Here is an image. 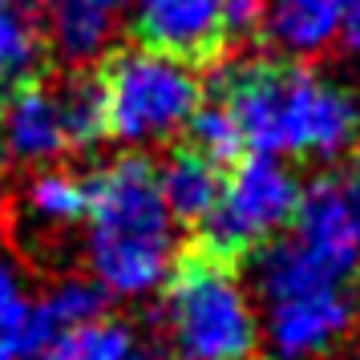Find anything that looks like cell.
I'll return each mask as SVG.
<instances>
[{"label": "cell", "instance_id": "obj_8", "mask_svg": "<svg viewBox=\"0 0 360 360\" xmlns=\"http://www.w3.org/2000/svg\"><path fill=\"white\" fill-rule=\"evenodd\" d=\"M223 4L227 0H134V29L150 49L202 61L227 45Z\"/></svg>", "mask_w": 360, "mask_h": 360}, {"label": "cell", "instance_id": "obj_5", "mask_svg": "<svg viewBox=\"0 0 360 360\" xmlns=\"http://www.w3.org/2000/svg\"><path fill=\"white\" fill-rule=\"evenodd\" d=\"M101 89L110 138L126 146H146L179 134L202 105V77L195 61L150 45L110 57V65L101 69Z\"/></svg>", "mask_w": 360, "mask_h": 360}, {"label": "cell", "instance_id": "obj_19", "mask_svg": "<svg viewBox=\"0 0 360 360\" xmlns=\"http://www.w3.org/2000/svg\"><path fill=\"white\" fill-rule=\"evenodd\" d=\"M191 146L202 150V154L214 158L219 166H235L247 154L235 117H231L219 101L198 105V110H195V117H191Z\"/></svg>", "mask_w": 360, "mask_h": 360}, {"label": "cell", "instance_id": "obj_21", "mask_svg": "<svg viewBox=\"0 0 360 360\" xmlns=\"http://www.w3.org/2000/svg\"><path fill=\"white\" fill-rule=\"evenodd\" d=\"M344 41L360 53V0H344Z\"/></svg>", "mask_w": 360, "mask_h": 360}, {"label": "cell", "instance_id": "obj_3", "mask_svg": "<svg viewBox=\"0 0 360 360\" xmlns=\"http://www.w3.org/2000/svg\"><path fill=\"white\" fill-rule=\"evenodd\" d=\"M255 288L263 300V332L279 360L320 356L352 324L348 276L295 235L263 247Z\"/></svg>", "mask_w": 360, "mask_h": 360}, {"label": "cell", "instance_id": "obj_2", "mask_svg": "<svg viewBox=\"0 0 360 360\" xmlns=\"http://www.w3.org/2000/svg\"><path fill=\"white\" fill-rule=\"evenodd\" d=\"M94 279L114 295H146L174 267V219L158 191V166L138 154L85 179Z\"/></svg>", "mask_w": 360, "mask_h": 360}, {"label": "cell", "instance_id": "obj_10", "mask_svg": "<svg viewBox=\"0 0 360 360\" xmlns=\"http://www.w3.org/2000/svg\"><path fill=\"white\" fill-rule=\"evenodd\" d=\"M259 29L283 57L308 61L344 33V0H263Z\"/></svg>", "mask_w": 360, "mask_h": 360}, {"label": "cell", "instance_id": "obj_9", "mask_svg": "<svg viewBox=\"0 0 360 360\" xmlns=\"http://www.w3.org/2000/svg\"><path fill=\"white\" fill-rule=\"evenodd\" d=\"M292 223H295V239H300L304 247H311L320 259H328L332 267H340L344 276L356 271L360 239H356V231H352L348 211H344L336 174L316 179L311 186H304Z\"/></svg>", "mask_w": 360, "mask_h": 360}, {"label": "cell", "instance_id": "obj_13", "mask_svg": "<svg viewBox=\"0 0 360 360\" xmlns=\"http://www.w3.org/2000/svg\"><path fill=\"white\" fill-rule=\"evenodd\" d=\"M45 57V29L37 0H0V98L25 82H37Z\"/></svg>", "mask_w": 360, "mask_h": 360}, {"label": "cell", "instance_id": "obj_20", "mask_svg": "<svg viewBox=\"0 0 360 360\" xmlns=\"http://www.w3.org/2000/svg\"><path fill=\"white\" fill-rule=\"evenodd\" d=\"M336 186H340L344 211H348L352 231H356V239H360V162H352L344 174H336Z\"/></svg>", "mask_w": 360, "mask_h": 360}, {"label": "cell", "instance_id": "obj_6", "mask_svg": "<svg viewBox=\"0 0 360 360\" xmlns=\"http://www.w3.org/2000/svg\"><path fill=\"white\" fill-rule=\"evenodd\" d=\"M304 186L279 158L247 154L235 166H227L223 195L214 211L198 223L202 251L214 259L239 263L267 247L283 227H292Z\"/></svg>", "mask_w": 360, "mask_h": 360}, {"label": "cell", "instance_id": "obj_14", "mask_svg": "<svg viewBox=\"0 0 360 360\" xmlns=\"http://www.w3.org/2000/svg\"><path fill=\"white\" fill-rule=\"evenodd\" d=\"M33 360H162L154 348H142L130 324L98 316L53 336Z\"/></svg>", "mask_w": 360, "mask_h": 360}, {"label": "cell", "instance_id": "obj_4", "mask_svg": "<svg viewBox=\"0 0 360 360\" xmlns=\"http://www.w3.org/2000/svg\"><path fill=\"white\" fill-rule=\"evenodd\" d=\"M162 332L179 360H255L259 316L235 263L214 259L202 247L174 259L162 295Z\"/></svg>", "mask_w": 360, "mask_h": 360}, {"label": "cell", "instance_id": "obj_15", "mask_svg": "<svg viewBox=\"0 0 360 360\" xmlns=\"http://www.w3.org/2000/svg\"><path fill=\"white\" fill-rule=\"evenodd\" d=\"M105 288L98 279H61L57 288L33 300V356L69 328L105 316Z\"/></svg>", "mask_w": 360, "mask_h": 360}, {"label": "cell", "instance_id": "obj_1", "mask_svg": "<svg viewBox=\"0 0 360 360\" xmlns=\"http://www.w3.org/2000/svg\"><path fill=\"white\" fill-rule=\"evenodd\" d=\"M214 94L235 117L247 154L340 158L360 134L356 101L292 57L235 61L223 69Z\"/></svg>", "mask_w": 360, "mask_h": 360}, {"label": "cell", "instance_id": "obj_12", "mask_svg": "<svg viewBox=\"0 0 360 360\" xmlns=\"http://www.w3.org/2000/svg\"><path fill=\"white\" fill-rule=\"evenodd\" d=\"M223 179H227V166L207 158L202 150H195V146L170 150L166 162L158 166V191L166 198L170 219L198 227L214 211L219 195H223Z\"/></svg>", "mask_w": 360, "mask_h": 360}, {"label": "cell", "instance_id": "obj_17", "mask_svg": "<svg viewBox=\"0 0 360 360\" xmlns=\"http://www.w3.org/2000/svg\"><path fill=\"white\" fill-rule=\"evenodd\" d=\"M0 360H33V300L8 263H0Z\"/></svg>", "mask_w": 360, "mask_h": 360}, {"label": "cell", "instance_id": "obj_22", "mask_svg": "<svg viewBox=\"0 0 360 360\" xmlns=\"http://www.w3.org/2000/svg\"><path fill=\"white\" fill-rule=\"evenodd\" d=\"M114 4H117V8H122V4H130V0H114Z\"/></svg>", "mask_w": 360, "mask_h": 360}, {"label": "cell", "instance_id": "obj_7", "mask_svg": "<svg viewBox=\"0 0 360 360\" xmlns=\"http://www.w3.org/2000/svg\"><path fill=\"white\" fill-rule=\"evenodd\" d=\"M69 150V134L61 122L57 89L41 82H25L8 89L0 101V166L53 162Z\"/></svg>", "mask_w": 360, "mask_h": 360}, {"label": "cell", "instance_id": "obj_18", "mask_svg": "<svg viewBox=\"0 0 360 360\" xmlns=\"http://www.w3.org/2000/svg\"><path fill=\"white\" fill-rule=\"evenodd\" d=\"M85 179L77 174H65V170H45L37 174L33 186H29V207L41 223L49 227H69V223H82L85 219Z\"/></svg>", "mask_w": 360, "mask_h": 360}, {"label": "cell", "instance_id": "obj_11", "mask_svg": "<svg viewBox=\"0 0 360 360\" xmlns=\"http://www.w3.org/2000/svg\"><path fill=\"white\" fill-rule=\"evenodd\" d=\"M114 0H37V17L45 29V45L65 61H94L114 37Z\"/></svg>", "mask_w": 360, "mask_h": 360}, {"label": "cell", "instance_id": "obj_16", "mask_svg": "<svg viewBox=\"0 0 360 360\" xmlns=\"http://www.w3.org/2000/svg\"><path fill=\"white\" fill-rule=\"evenodd\" d=\"M61 122L69 134V150H89L101 138H110V114H105V89L101 73H77L57 89Z\"/></svg>", "mask_w": 360, "mask_h": 360}]
</instances>
